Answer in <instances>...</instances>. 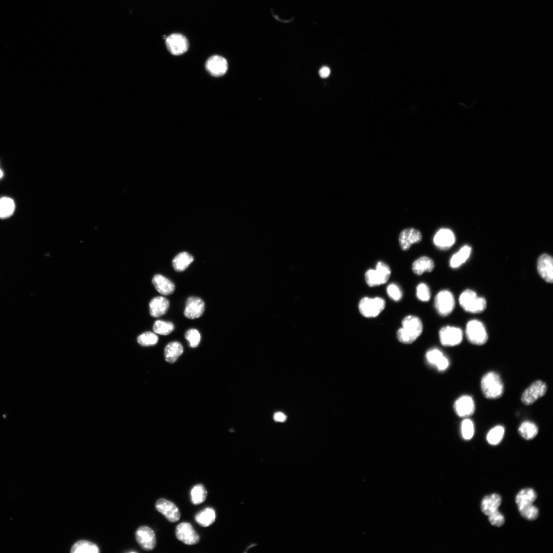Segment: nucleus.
<instances>
[{"label":"nucleus","mask_w":553,"mask_h":553,"mask_svg":"<svg viewBox=\"0 0 553 553\" xmlns=\"http://www.w3.org/2000/svg\"><path fill=\"white\" fill-rule=\"evenodd\" d=\"M518 509L521 515L528 520H535L539 516V510L533 503L519 506Z\"/></svg>","instance_id":"obj_34"},{"label":"nucleus","mask_w":553,"mask_h":553,"mask_svg":"<svg viewBox=\"0 0 553 553\" xmlns=\"http://www.w3.org/2000/svg\"><path fill=\"white\" fill-rule=\"evenodd\" d=\"M391 270L386 263L379 261L375 269H370L365 273V279L370 287H378L385 284L390 278Z\"/></svg>","instance_id":"obj_3"},{"label":"nucleus","mask_w":553,"mask_h":553,"mask_svg":"<svg viewBox=\"0 0 553 553\" xmlns=\"http://www.w3.org/2000/svg\"><path fill=\"white\" fill-rule=\"evenodd\" d=\"M489 520L493 525L500 527L504 523V516L497 510L488 515Z\"/></svg>","instance_id":"obj_42"},{"label":"nucleus","mask_w":553,"mask_h":553,"mask_svg":"<svg viewBox=\"0 0 553 553\" xmlns=\"http://www.w3.org/2000/svg\"><path fill=\"white\" fill-rule=\"evenodd\" d=\"M170 307L169 301L164 297H157L151 300L149 304L150 315L158 318L165 315Z\"/></svg>","instance_id":"obj_22"},{"label":"nucleus","mask_w":553,"mask_h":553,"mask_svg":"<svg viewBox=\"0 0 553 553\" xmlns=\"http://www.w3.org/2000/svg\"><path fill=\"white\" fill-rule=\"evenodd\" d=\"M185 338L189 342L190 346L192 348H197L199 345L201 340L199 332L193 329H190L186 332Z\"/></svg>","instance_id":"obj_40"},{"label":"nucleus","mask_w":553,"mask_h":553,"mask_svg":"<svg viewBox=\"0 0 553 553\" xmlns=\"http://www.w3.org/2000/svg\"><path fill=\"white\" fill-rule=\"evenodd\" d=\"M416 296L422 302H428L431 298V292L429 287L425 284L421 283L417 287Z\"/></svg>","instance_id":"obj_39"},{"label":"nucleus","mask_w":553,"mask_h":553,"mask_svg":"<svg viewBox=\"0 0 553 553\" xmlns=\"http://www.w3.org/2000/svg\"><path fill=\"white\" fill-rule=\"evenodd\" d=\"M166 44L169 52L173 55L179 56L186 53L189 49L187 39L180 34H174L166 38Z\"/></svg>","instance_id":"obj_12"},{"label":"nucleus","mask_w":553,"mask_h":553,"mask_svg":"<svg viewBox=\"0 0 553 553\" xmlns=\"http://www.w3.org/2000/svg\"><path fill=\"white\" fill-rule=\"evenodd\" d=\"M331 70L327 66L322 67L319 71V75L322 78H327L330 75Z\"/></svg>","instance_id":"obj_43"},{"label":"nucleus","mask_w":553,"mask_h":553,"mask_svg":"<svg viewBox=\"0 0 553 553\" xmlns=\"http://www.w3.org/2000/svg\"><path fill=\"white\" fill-rule=\"evenodd\" d=\"M519 435L525 440L534 439L538 433V428L534 423L529 421L523 422L518 430Z\"/></svg>","instance_id":"obj_30"},{"label":"nucleus","mask_w":553,"mask_h":553,"mask_svg":"<svg viewBox=\"0 0 553 553\" xmlns=\"http://www.w3.org/2000/svg\"><path fill=\"white\" fill-rule=\"evenodd\" d=\"M481 389L484 397L494 400L501 398L504 393V385L500 376L490 372L485 374L481 380Z\"/></svg>","instance_id":"obj_2"},{"label":"nucleus","mask_w":553,"mask_h":553,"mask_svg":"<svg viewBox=\"0 0 553 553\" xmlns=\"http://www.w3.org/2000/svg\"><path fill=\"white\" fill-rule=\"evenodd\" d=\"M402 327L397 332L398 340L405 344L413 343L422 334L423 325L421 320L416 316L405 317L402 322Z\"/></svg>","instance_id":"obj_1"},{"label":"nucleus","mask_w":553,"mask_h":553,"mask_svg":"<svg viewBox=\"0 0 553 553\" xmlns=\"http://www.w3.org/2000/svg\"><path fill=\"white\" fill-rule=\"evenodd\" d=\"M454 410L460 418H468L472 416L475 411V405L473 398L469 396H463L456 400Z\"/></svg>","instance_id":"obj_14"},{"label":"nucleus","mask_w":553,"mask_h":553,"mask_svg":"<svg viewBox=\"0 0 553 553\" xmlns=\"http://www.w3.org/2000/svg\"><path fill=\"white\" fill-rule=\"evenodd\" d=\"M422 240V233L419 230L414 228L404 229L399 238L400 247L404 251L408 250L412 245L420 242Z\"/></svg>","instance_id":"obj_17"},{"label":"nucleus","mask_w":553,"mask_h":553,"mask_svg":"<svg viewBox=\"0 0 553 553\" xmlns=\"http://www.w3.org/2000/svg\"><path fill=\"white\" fill-rule=\"evenodd\" d=\"M435 267L433 260L427 256L421 257L417 259L412 265V270L417 275H421L424 272H430Z\"/></svg>","instance_id":"obj_24"},{"label":"nucleus","mask_w":553,"mask_h":553,"mask_svg":"<svg viewBox=\"0 0 553 553\" xmlns=\"http://www.w3.org/2000/svg\"><path fill=\"white\" fill-rule=\"evenodd\" d=\"M204 310L205 304L201 298L191 297L186 302L184 315L189 319H197L202 316Z\"/></svg>","instance_id":"obj_18"},{"label":"nucleus","mask_w":553,"mask_h":553,"mask_svg":"<svg viewBox=\"0 0 553 553\" xmlns=\"http://www.w3.org/2000/svg\"><path fill=\"white\" fill-rule=\"evenodd\" d=\"M439 337L442 345L446 347H452L461 343L463 334L459 328L446 326L440 331Z\"/></svg>","instance_id":"obj_9"},{"label":"nucleus","mask_w":553,"mask_h":553,"mask_svg":"<svg viewBox=\"0 0 553 553\" xmlns=\"http://www.w3.org/2000/svg\"><path fill=\"white\" fill-rule=\"evenodd\" d=\"M504 428L497 426L492 428L488 433L487 440L492 445H497L502 440L504 434Z\"/></svg>","instance_id":"obj_35"},{"label":"nucleus","mask_w":553,"mask_h":553,"mask_svg":"<svg viewBox=\"0 0 553 553\" xmlns=\"http://www.w3.org/2000/svg\"><path fill=\"white\" fill-rule=\"evenodd\" d=\"M205 68L212 76L220 77L226 74L228 69V64L224 58L215 55L210 57L206 61Z\"/></svg>","instance_id":"obj_16"},{"label":"nucleus","mask_w":553,"mask_h":553,"mask_svg":"<svg viewBox=\"0 0 553 553\" xmlns=\"http://www.w3.org/2000/svg\"><path fill=\"white\" fill-rule=\"evenodd\" d=\"M135 538L140 546L145 550H153L156 545L154 531L149 526H141L135 532Z\"/></svg>","instance_id":"obj_10"},{"label":"nucleus","mask_w":553,"mask_h":553,"mask_svg":"<svg viewBox=\"0 0 553 553\" xmlns=\"http://www.w3.org/2000/svg\"><path fill=\"white\" fill-rule=\"evenodd\" d=\"M194 261L193 257L187 252L178 254L173 259L172 264L174 269L178 272L186 270Z\"/></svg>","instance_id":"obj_29"},{"label":"nucleus","mask_w":553,"mask_h":553,"mask_svg":"<svg viewBox=\"0 0 553 553\" xmlns=\"http://www.w3.org/2000/svg\"><path fill=\"white\" fill-rule=\"evenodd\" d=\"M256 545V544H251V545H249V547H248L247 548V550H248V549H249V548H251V547H252V546H255Z\"/></svg>","instance_id":"obj_46"},{"label":"nucleus","mask_w":553,"mask_h":553,"mask_svg":"<svg viewBox=\"0 0 553 553\" xmlns=\"http://www.w3.org/2000/svg\"><path fill=\"white\" fill-rule=\"evenodd\" d=\"M459 302L465 311L472 314L480 313L487 307L485 299L478 297L476 293L471 290L464 291L459 297Z\"/></svg>","instance_id":"obj_4"},{"label":"nucleus","mask_w":553,"mask_h":553,"mask_svg":"<svg viewBox=\"0 0 553 553\" xmlns=\"http://www.w3.org/2000/svg\"><path fill=\"white\" fill-rule=\"evenodd\" d=\"M471 248L465 245L454 254L450 259V266L452 268H457L464 264L470 257Z\"/></svg>","instance_id":"obj_28"},{"label":"nucleus","mask_w":553,"mask_h":553,"mask_svg":"<svg viewBox=\"0 0 553 553\" xmlns=\"http://www.w3.org/2000/svg\"><path fill=\"white\" fill-rule=\"evenodd\" d=\"M501 503V498L497 494L485 496L481 503V509L483 514L488 516L498 510Z\"/></svg>","instance_id":"obj_23"},{"label":"nucleus","mask_w":553,"mask_h":553,"mask_svg":"<svg viewBox=\"0 0 553 553\" xmlns=\"http://www.w3.org/2000/svg\"><path fill=\"white\" fill-rule=\"evenodd\" d=\"M208 492L202 484L195 486L191 491V501L193 504L198 505L204 502L207 497Z\"/></svg>","instance_id":"obj_33"},{"label":"nucleus","mask_w":553,"mask_h":553,"mask_svg":"<svg viewBox=\"0 0 553 553\" xmlns=\"http://www.w3.org/2000/svg\"><path fill=\"white\" fill-rule=\"evenodd\" d=\"M158 338L154 333L148 332L143 333L137 338L138 343L143 347H150L156 345Z\"/></svg>","instance_id":"obj_37"},{"label":"nucleus","mask_w":553,"mask_h":553,"mask_svg":"<svg viewBox=\"0 0 553 553\" xmlns=\"http://www.w3.org/2000/svg\"><path fill=\"white\" fill-rule=\"evenodd\" d=\"M273 419L276 422H284L286 421L287 417L282 412H278L274 414Z\"/></svg>","instance_id":"obj_44"},{"label":"nucleus","mask_w":553,"mask_h":553,"mask_svg":"<svg viewBox=\"0 0 553 553\" xmlns=\"http://www.w3.org/2000/svg\"><path fill=\"white\" fill-rule=\"evenodd\" d=\"M99 546L95 543L86 540H80L72 546L71 553H99Z\"/></svg>","instance_id":"obj_26"},{"label":"nucleus","mask_w":553,"mask_h":553,"mask_svg":"<svg viewBox=\"0 0 553 553\" xmlns=\"http://www.w3.org/2000/svg\"><path fill=\"white\" fill-rule=\"evenodd\" d=\"M175 329L173 324L170 322H165L162 320L156 321L153 326V331L155 333L167 336L172 333Z\"/></svg>","instance_id":"obj_36"},{"label":"nucleus","mask_w":553,"mask_h":553,"mask_svg":"<svg viewBox=\"0 0 553 553\" xmlns=\"http://www.w3.org/2000/svg\"><path fill=\"white\" fill-rule=\"evenodd\" d=\"M428 362L436 366L439 371L446 370L449 366V361L444 354L439 350L434 349L429 350L426 354Z\"/></svg>","instance_id":"obj_20"},{"label":"nucleus","mask_w":553,"mask_h":553,"mask_svg":"<svg viewBox=\"0 0 553 553\" xmlns=\"http://www.w3.org/2000/svg\"><path fill=\"white\" fill-rule=\"evenodd\" d=\"M466 334L468 340L474 345H484L488 340L484 325L477 320H471L467 324Z\"/></svg>","instance_id":"obj_6"},{"label":"nucleus","mask_w":553,"mask_h":553,"mask_svg":"<svg viewBox=\"0 0 553 553\" xmlns=\"http://www.w3.org/2000/svg\"><path fill=\"white\" fill-rule=\"evenodd\" d=\"M537 497L535 491L532 489L527 488L521 490L516 497V503L517 506L533 503Z\"/></svg>","instance_id":"obj_32"},{"label":"nucleus","mask_w":553,"mask_h":553,"mask_svg":"<svg viewBox=\"0 0 553 553\" xmlns=\"http://www.w3.org/2000/svg\"><path fill=\"white\" fill-rule=\"evenodd\" d=\"M175 534L178 540L187 545H195L200 541L199 535L188 522L179 524L176 528Z\"/></svg>","instance_id":"obj_11"},{"label":"nucleus","mask_w":553,"mask_h":553,"mask_svg":"<svg viewBox=\"0 0 553 553\" xmlns=\"http://www.w3.org/2000/svg\"><path fill=\"white\" fill-rule=\"evenodd\" d=\"M434 304L435 309L440 316H448L454 309L453 295L448 290L441 291L436 296Z\"/></svg>","instance_id":"obj_8"},{"label":"nucleus","mask_w":553,"mask_h":553,"mask_svg":"<svg viewBox=\"0 0 553 553\" xmlns=\"http://www.w3.org/2000/svg\"><path fill=\"white\" fill-rule=\"evenodd\" d=\"M547 390L546 384L544 382L541 380L536 381L522 393L521 401L523 404L530 406L543 397Z\"/></svg>","instance_id":"obj_7"},{"label":"nucleus","mask_w":553,"mask_h":553,"mask_svg":"<svg viewBox=\"0 0 553 553\" xmlns=\"http://www.w3.org/2000/svg\"><path fill=\"white\" fill-rule=\"evenodd\" d=\"M216 519L215 510L212 508H206L198 513L195 517V521L202 527H208L214 523Z\"/></svg>","instance_id":"obj_27"},{"label":"nucleus","mask_w":553,"mask_h":553,"mask_svg":"<svg viewBox=\"0 0 553 553\" xmlns=\"http://www.w3.org/2000/svg\"><path fill=\"white\" fill-rule=\"evenodd\" d=\"M537 270L544 281L547 283H552L553 260L550 255L545 254L540 256L537 262Z\"/></svg>","instance_id":"obj_15"},{"label":"nucleus","mask_w":553,"mask_h":553,"mask_svg":"<svg viewBox=\"0 0 553 553\" xmlns=\"http://www.w3.org/2000/svg\"><path fill=\"white\" fill-rule=\"evenodd\" d=\"M461 432L462 436L465 440H470L473 437L474 434V426L471 420L466 419L462 422Z\"/></svg>","instance_id":"obj_38"},{"label":"nucleus","mask_w":553,"mask_h":553,"mask_svg":"<svg viewBox=\"0 0 553 553\" xmlns=\"http://www.w3.org/2000/svg\"><path fill=\"white\" fill-rule=\"evenodd\" d=\"M155 508L171 522H176L180 518L181 514L178 507L166 499H159L155 503Z\"/></svg>","instance_id":"obj_13"},{"label":"nucleus","mask_w":553,"mask_h":553,"mask_svg":"<svg viewBox=\"0 0 553 553\" xmlns=\"http://www.w3.org/2000/svg\"><path fill=\"white\" fill-rule=\"evenodd\" d=\"M183 352V347L179 342H171L169 343L165 348V359L167 362L170 363H174L182 354Z\"/></svg>","instance_id":"obj_25"},{"label":"nucleus","mask_w":553,"mask_h":553,"mask_svg":"<svg viewBox=\"0 0 553 553\" xmlns=\"http://www.w3.org/2000/svg\"><path fill=\"white\" fill-rule=\"evenodd\" d=\"M387 293L390 298L396 302H399L402 299V291L395 284H391L387 287Z\"/></svg>","instance_id":"obj_41"},{"label":"nucleus","mask_w":553,"mask_h":553,"mask_svg":"<svg viewBox=\"0 0 553 553\" xmlns=\"http://www.w3.org/2000/svg\"><path fill=\"white\" fill-rule=\"evenodd\" d=\"M15 209V203L13 199L7 197L0 198V219L10 218L13 215Z\"/></svg>","instance_id":"obj_31"},{"label":"nucleus","mask_w":553,"mask_h":553,"mask_svg":"<svg viewBox=\"0 0 553 553\" xmlns=\"http://www.w3.org/2000/svg\"><path fill=\"white\" fill-rule=\"evenodd\" d=\"M152 284L157 291L163 295H171L175 291L174 284L162 274H157L153 276Z\"/></svg>","instance_id":"obj_21"},{"label":"nucleus","mask_w":553,"mask_h":553,"mask_svg":"<svg viewBox=\"0 0 553 553\" xmlns=\"http://www.w3.org/2000/svg\"><path fill=\"white\" fill-rule=\"evenodd\" d=\"M4 176V172L1 169H0V179L2 178Z\"/></svg>","instance_id":"obj_45"},{"label":"nucleus","mask_w":553,"mask_h":553,"mask_svg":"<svg viewBox=\"0 0 553 553\" xmlns=\"http://www.w3.org/2000/svg\"><path fill=\"white\" fill-rule=\"evenodd\" d=\"M385 307L386 302L381 297H364L359 304L360 314L367 318L378 317L384 310Z\"/></svg>","instance_id":"obj_5"},{"label":"nucleus","mask_w":553,"mask_h":553,"mask_svg":"<svg viewBox=\"0 0 553 553\" xmlns=\"http://www.w3.org/2000/svg\"><path fill=\"white\" fill-rule=\"evenodd\" d=\"M455 237L452 231L448 228H442L435 235L434 245L441 249H447L455 243Z\"/></svg>","instance_id":"obj_19"}]
</instances>
